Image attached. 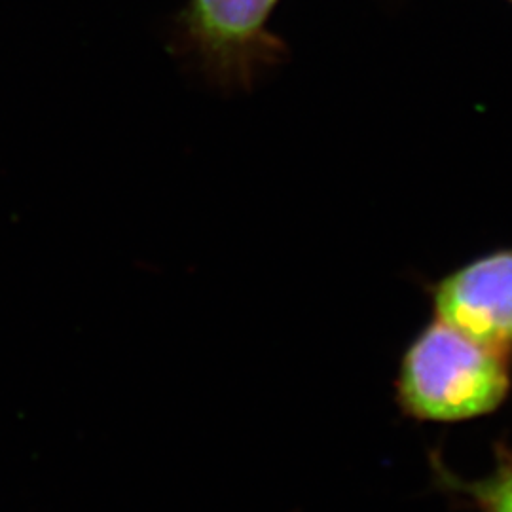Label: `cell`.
Wrapping results in <instances>:
<instances>
[{"label": "cell", "instance_id": "277c9868", "mask_svg": "<svg viewBox=\"0 0 512 512\" xmlns=\"http://www.w3.org/2000/svg\"><path fill=\"white\" fill-rule=\"evenodd\" d=\"M473 495L486 512H512V471L505 469L473 486Z\"/></svg>", "mask_w": 512, "mask_h": 512}, {"label": "cell", "instance_id": "5b68a950", "mask_svg": "<svg viewBox=\"0 0 512 512\" xmlns=\"http://www.w3.org/2000/svg\"><path fill=\"white\" fill-rule=\"evenodd\" d=\"M507 2H511V4H512V0H507Z\"/></svg>", "mask_w": 512, "mask_h": 512}, {"label": "cell", "instance_id": "6da1fadb", "mask_svg": "<svg viewBox=\"0 0 512 512\" xmlns=\"http://www.w3.org/2000/svg\"><path fill=\"white\" fill-rule=\"evenodd\" d=\"M511 387L503 353L437 321L404 357L399 391L420 420L459 421L494 412Z\"/></svg>", "mask_w": 512, "mask_h": 512}, {"label": "cell", "instance_id": "3957f363", "mask_svg": "<svg viewBox=\"0 0 512 512\" xmlns=\"http://www.w3.org/2000/svg\"><path fill=\"white\" fill-rule=\"evenodd\" d=\"M440 323L503 353L512 348V249L480 256L446 275L433 293Z\"/></svg>", "mask_w": 512, "mask_h": 512}, {"label": "cell", "instance_id": "7a4b0ae2", "mask_svg": "<svg viewBox=\"0 0 512 512\" xmlns=\"http://www.w3.org/2000/svg\"><path fill=\"white\" fill-rule=\"evenodd\" d=\"M279 0H188L175 23V46L213 84L249 90L281 65L289 46L270 29Z\"/></svg>", "mask_w": 512, "mask_h": 512}]
</instances>
